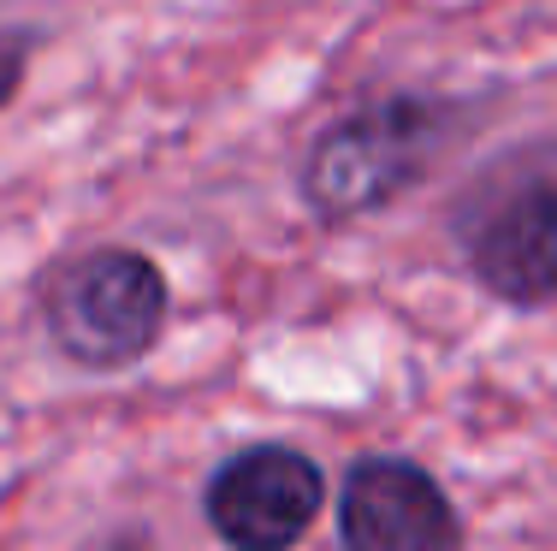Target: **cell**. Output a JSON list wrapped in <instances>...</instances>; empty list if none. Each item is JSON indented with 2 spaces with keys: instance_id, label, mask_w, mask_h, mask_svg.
Instances as JSON below:
<instances>
[{
  "instance_id": "obj_1",
  "label": "cell",
  "mask_w": 557,
  "mask_h": 551,
  "mask_svg": "<svg viewBox=\"0 0 557 551\" xmlns=\"http://www.w3.org/2000/svg\"><path fill=\"white\" fill-rule=\"evenodd\" d=\"M166 273L143 249H89L65 261L42 291V321L54 350L89 374H119L137 356H149L166 326Z\"/></svg>"
},
{
  "instance_id": "obj_2",
  "label": "cell",
  "mask_w": 557,
  "mask_h": 551,
  "mask_svg": "<svg viewBox=\"0 0 557 551\" xmlns=\"http://www.w3.org/2000/svg\"><path fill=\"white\" fill-rule=\"evenodd\" d=\"M428 108L416 101H386V108H362L309 149L302 166V196L321 220H356L368 208H386L409 178L428 166Z\"/></svg>"
},
{
  "instance_id": "obj_3",
  "label": "cell",
  "mask_w": 557,
  "mask_h": 551,
  "mask_svg": "<svg viewBox=\"0 0 557 551\" xmlns=\"http://www.w3.org/2000/svg\"><path fill=\"white\" fill-rule=\"evenodd\" d=\"M321 504L326 475L314 468V456L278 439L232 451L202 492L208 528L232 551H290L321 522Z\"/></svg>"
},
{
  "instance_id": "obj_4",
  "label": "cell",
  "mask_w": 557,
  "mask_h": 551,
  "mask_svg": "<svg viewBox=\"0 0 557 551\" xmlns=\"http://www.w3.org/2000/svg\"><path fill=\"white\" fill-rule=\"evenodd\" d=\"M338 551H462V516L421 463L356 456L338 487Z\"/></svg>"
},
{
  "instance_id": "obj_5",
  "label": "cell",
  "mask_w": 557,
  "mask_h": 551,
  "mask_svg": "<svg viewBox=\"0 0 557 551\" xmlns=\"http://www.w3.org/2000/svg\"><path fill=\"white\" fill-rule=\"evenodd\" d=\"M469 273L510 309H546L557 297V190L516 184L469 226Z\"/></svg>"
},
{
  "instance_id": "obj_6",
  "label": "cell",
  "mask_w": 557,
  "mask_h": 551,
  "mask_svg": "<svg viewBox=\"0 0 557 551\" xmlns=\"http://www.w3.org/2000/svg\"><path fill=\"white\" fill-rule=\"evenodd\" d=\"M24 65H30V36H24V30H0V108L18 96Z\"/></svg>"
},
{
  "instance_id": "obj_7",
  "label": "cell",
  "mask_w": 557,
  "mask_h": 551,
  "mask_svg": "<svg viewBox=\"0 0 557 551\" xmlns=\"http://www.w3.org/2000/svg\"><path fill=\"white\" fill-rule=\"evenodd\" d=\"M113 551H149V546H113Z\"/></svg>"
}]
</instances>
